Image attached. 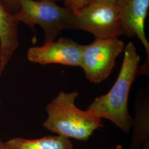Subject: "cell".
Wrapping results in <instances>:
<instances>
[{"instance_id": "10", "label": "cell", "mask_w": 149, "mask_h": 149, "mask_svg": "<svg viewBox=\"0 0 149 149\" xmlns=\"http://www.w3.org/2000/svg\"><path fill=\"white\" fill-rule=\"evenodd\" d=\"M4 143L8 149H73L69 139L59 135H48L36 139L15 138Z\"/></svg>"}, {"instance_id": "1", "label": "cell", "mask_w": 149, "mask_h": 149, "mask_svg": "<svg viewBox=\"0 0 149 149\" xmlns=\"http://www.w3.org/2000/svg\"><path fill=\"white\" fill-rule=\"evenodd\" d=\"M122 65L111 89L98 96L87 110L102 119L114 123L126 133H130L133 118L128 110L130 91L138 76L140 56L133 42L125 45Z\"/></svg>"}, {"instance_id": "14", "label": "cell", "mask_w": 149, "mask_h": 149, "mask_svg": "<svg viewBox=\"0 0 149 149\" xmlns=\"http://www.w3.org/2000/svg\"><path fill=\"white\" fill-rule=\"evenodd\" d=\"M5 68V66L4 65V64H3V62L2 61V59L1 58V56H0V76L2 74L3 71L4 69Z\"/></svg>"}, {"instance_id": "16", "label": "cell", "mask_w": 149, "mask_h": 149, "mask_svg": "<svg viewBox=\"0 0 149 149\" xmlns=\"http://www.w3.org/2000/svg\"><path fill=\"white\" fill-rule=\"evenodd\" d=\"M0 149H8L6 146L4 142H3L1 139H0Z\"/></svg>"}, {"instance_id": "12", "label": "cell", "mask_w": 149, "mask_h": 149, "mask_svg": "<svg viewBox=\"0 0 149 149\" xmlns=\"http://www.w3.org/2000/svg\"><path fill=\"white\" fill-rule=\"evenodd\" d=\"M0 2L13 15L16 14L20 9V0H0Z\"/></svg>"}, {"instance_id": "11", "label": "cell", "mask_w": 149, "mask_h": 149, "mask_svg": "<svg viewBox=\"0 0 149 149\" xmlns=\"http://www.w3.org/2000/svg\"><path fill=\"white\" fill-rule=\"evenodd\" d=\"M64 3L65 7L71 11L80 10L85 7L87 3V0H61Z\"/></svg>"}, {"instance_id": "15", "label": "cell", "mask_w": 149, "mask_h": 149, "mask_svg": "<svg viewBox=\"0 0 149 149\" xmlns=\"http://www.w3.org/2000/svg\"><path fill=\"white\" fill-rule=\"evenodd\" d=\"M140 149H149V141L144 143Z\"/></svg>"}, {"instance_id": "9", "label": "cell", "mask_w": 149, "mask_h": 149, "mask_svg": "<svg viewBox=\"0 0 149 149\" xmlns=\"http://www.w3.org/2000/svg\"><path fill=\"white\" fill-rule=\"evenodd\" d=\"M19 23L0 2V56L5 67L19 47Z\"/></svg>"}, {"instance_id": "8", "label": "cell", "mask_w": 149, "mask_h": 149, "mask_svg": "<svg viewBox=\"0 0 149 149\" xmlns=\"http://www.w3.org/2000/svg\"><path fill=\"white\" fill-rule=\"evenodd\" d=\"M130 149H140L143 145L149 141V87L139 91L135 104V116L133 119Z\"/></svg>"}, {"instance_id": "5", "label": "cell", "mask_w": 149, "mask_h": 149, "mask_svg": "<svg viewBox=\"0 0 149 149\" xmlns=\"http://www.w3.org/2000/svg\"><path fill=\"white\" fill-rule=\"evenodd\" d=\"M125 44L118 37L95 38L89 44L82 45L80 67L90 82L99 84L111 74L118 56L124 51Z\"/></svg>"}, {"instance_id": "7", "label": "cell", "mask_w": 149, "mask_h": 149, "mask_svg": "<svg viewBox=\"0 0 149 149\" xmlns=\"http://www.w3.org/2000/svg\"><path fill=\"white\" fill-rule=\"evenodd\" d=\"M82 51V45L70 38L61 37L42 46L29 48L27 58L31 62L43 65L57 64L77 67L80 66Z\"/></svg>"}, {"instance_id": "2", "label": "cell", "mask_w": 149, "mask_h": 149, "mask_svg": "<svg viewBox=\"0 0 149 149\" xmlns=\"http://www.w3.org/2000/svg\"><path fill=\"white\" fill-rule=\"evenodd\" d=\"M77 91H60L46 106L48 117L43 127L65 138L86 141L94 132L104 127L101 118L92 112L82 111L75 105Z\"/></svg>"}, {"instance_id": "3", "label": "cell", "mask_w": 149, "mask_h": 149, "mask_svg": "<svg viewBox=\"0 0 149 149\" xmlns=\"http://www.w3.org/2000/svg\"><path fill=\"white\" fill-rule=\"evenodd\" d=\"M66 29L89 32L95 38L107 39L123 35L116 3L98 2L88 3L80 10L71 11Z\"/></svg>"}, {"instance_id": "13", "label": "cell", "mask_w": 149, "mask_h": 149, "mask_svg": "<svg viewBox=\"0 0 149 149\" xmlns=\"http://www.w3.org/2000/svg\"><path fill=\"white\" fill-rule=\"evenodd\" d=\"M118 0H87V3H94V2H109V3H116Z\"/></svg>"}, {"instance_id": "4", "label": "cell", "mask_w": 149, "mask_h": 149, "mask_svg": "<svg viewBox=\"0 0 149 149\" xmlns=\"http://www.w3.org/2000/svg\"><path fill=\"white\" fill-rule=\"evenodd\" d=\"M71 10L49 0H20V9L13 15L16 21L23 22L32 29L38 25L43 29L44 43L56 40L66 29Z\"/></svg>"}, {"instance_id": "6", "label": "cell", "mask_w": 149, "mask_h": 149, "mask_svg": "<svg viewBox=\"0 0 149 149\" xmlns=\"http://www.w3.org/2000/svg\"><path fill=\"white\" fill-rule=\"evenodd\" d=\"M123 35L138 38L146 53V60L139 67L138 76H149V43L145 32V23L149 8V0H118Z\"/></svg>"}, {"instance_id": "17", "label": "cell", "mask_w": 149, "mask_h": 149, "mask_svg": "<svg viewBox=\"0 0 149 149\" xmlns=\"http://www.w3.org/2000/svg\"><path fill=\"white\" fill-rule=\"evenodd\" d=\"M37 1H40V0H37ZM49 1H53V2H54L56 3V2H58L60 1L61 0H49Z\"/></svg>"}]
</instances>
